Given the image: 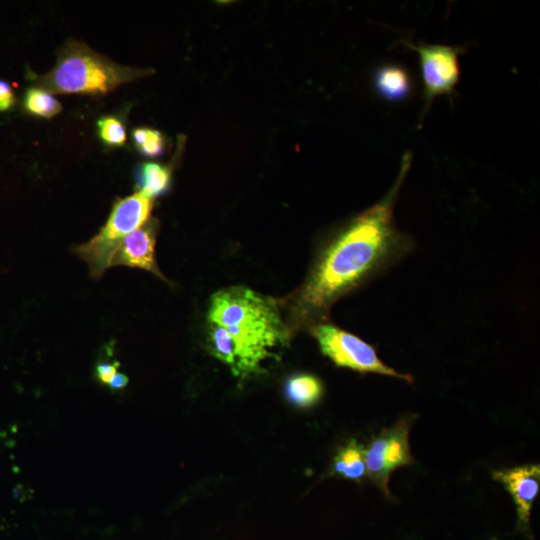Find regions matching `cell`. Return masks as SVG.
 Listing matches in <instances>:
<instances>
[{"instance_id": "1", "label": "cell", "mask_w": 540, "mask_h": 540, "mask_svg": "<svg viewBox=\"0 0 540 540\" xmlns=\"http://www.w3.org/2000/svg\"><path fill=\"white\" fill-rule=\"evenodd\" d=\"M410 164L411 155L407 153L387 194L324 245L303 285L291 297L290 327H312L327 321L337 300L409 252L412 241L396 227L393 210Z\"/></svg>"}, {"instance_id": "2", "label": "cell", "mask_w": 540, "mask_h": 540, "mask_svg": "<svg viewBox=\"0 0 540 540\" xmlns=\"http://www.w3.org/2000/svg\"><path fill=\"white\" fill-rule=\"evenodd\" d=\"M208 322L230 334L236 357L232 373L240 379L259 373L262 363L273 356L272 350L285 346L291 335L279 302L243 286L214 293Z\"/></svg>"}, {"instance_id": "3", "label": "cell", "mask_w": 540, "mask_h": 540, "mask_svg": "<svg viewBox=\"0 0 540 540\" xmlns=\"http://www.w3.org/2000/svg\"><path fill=\"white\" fill-rule=\"evenodd\" d=\"M151 72L150 69L117 64L74 40L61 48L54 67L37 77L35 83L51 94H106Z\"/></svg>"}, {"instance_id": "4", "label": "cell", "mask_w": 540, "mask_h": 540, "mask_svg": "<svg viewBox=\"0 0 540 540\" xmlns=\"http://www.w3.org/2000/svg\"><path fill=\"white\" fill-rule=\"evenodd\" d=\"M153 199L138 191L118 199L106 224L88 242L75 248L93 278H100L112 265L113 256L124 238L149 220Z\"/></svg>"}, {"instance_id": "5", "label": "cell", "mask_w": 540, "mask_h": 540, "mask_svg": "<svg viewBox=\"0 0 540 540\" xmlns=\"http://www.w3.org/2000/svg\"><path fill=\"white\" fill-rule=\"evenodd\" d=\"M320 351L337 367L348 368L362 374L374 373L394 377L408 383L413 382L410 374L400 373L386 365L376 349L355 334L327 321L310 327Z\"/></svg>"}, {"instance_id": "6", "label": "cell", "mask_w": 540, "mask_h": 540, "mask_svg": "<svg viewBox=\"0 0 540 540\" xmlns=\"http://www.w3.org/2000/svg\"><path fill=\"white\" fill-rule=\"evenodd\" d=\"M414 419V415L401 418L374 436L364 448L367 476L388 499H392L388 485L391 474L413 463L409 431Z\"/></svg>"}, {"instance_id": "7", "label": "cell", "mask_w": 540, "mask_h": 540, "mask_svg": "<svg viewBox=\"0 0 540 540\" xmlns=\"http://www.w3.org/2000/svg\"><path fill=\"white\" fill-rule=\"evenodd\" d=\"M406 44L419 56L424 85L422 119L435 97L454 92L460 77L458 61L460 51L456 47L440 44Z\"/></svg>"}, {"instance_id": "8", "label": "cell", "mask_w": 540, "mask_h": 540, "mask_svg": "<svg viewBox=\"0 0 540 540\" xmlns=\"http://www.w3.org/2000/svg\"><path fill=\"white\" fill-rule=\"evenodd\" d=\"M492 478L504 486L515 503L517 530L532 539L530 515L540 489L539 464L494 470Z\"/></svg>"}, {"instance_id": "9", "label": "cell", "mask_w": 540, "mask_h": 540, "mask_svg": "<svg viewBox=\"0 0 540 540\" xmlns=\"http://www.w3.org/2000/svg\"><path fill=\"white\" fill-rule=\"evenodd\" d=\"M157 231V220L150 219L128 234L117 248L111 266L125 265L143 269L166 280L155 259Z\"/></svg>"}, {"instance_id": "10", "label": "cell", "mask_w": 540, "mask_h": 540, "mask_svg": "<svg viewBox=\"0 0 540 540\" xmlns=\"http://www.w3.org/2000/svg\"><path fill=\"white\" fill-rule=\"evenodd\" d=\"M373 84L377 94L390 102L405 100L413 91V80L409 72L394 64L379 67L374 73Z\"/></svg>"}, {"instance_id": "11", "label": "cell", "mask_w": 540, "mask_h": 540, "mask_svg": "<svg viewBox=\"0 0 540 540\" xmlns=\"http://www.w3.org/2000/svg\"><path fill=\"white\" fill-rule=\"evenodd\" d=\"M332 471L342 478L361 482L367 476L362 445L353 439L341 447L334 456Z\"/></svg>"}, {"instance_id": "12", "label": "cell", "mask_w": 540, "mask_h": 540, "mask_svg": "<svg viewBox=\"0 0 540 540\" xmlns=\"http://www.w3.org/2000/svg\"><path fill=\"white\" fill-rule=\"evenodd\" d=\"M323 384L312 374H296L287 379L285 395L296 407L309 408L317 404L323 395Z\"/></svg>"}, {"instance_id": "13", "label": "cell", "mask_w": 540, "mask_h": 540, "mask_svg": "<svg viewBox=\"0 0 540 540\" xmlns=\"http://www.w3.org/2000/svg\"><path fill=\"white\" fill-rule=\"evenodd\" d=\"M139 191L153 199L164 194L171 183V169L158 163H143L136 170Z\"/></svg>"}, {"instance_id": "14", "label": "cell", "mask_w": 540, "mask_h": 540, "mask_svg": "<svg viewBox=\"0 0 540 540\" xmlns=\"http://www.w3.org/2000/svg\"><path fill=\"white\" fill-rule=\"evenodd\" d=\"M23 105L25 110L39 117H53L61 111V104L47 90L38 86L26 90Z\"/></svg>"}, {"instance_id": "15", "label": "cell", "mask_w": 540, "mask_h": 540, "mask_svg": "<svg viewBox=\"0 0 540 540\" xmlns=\"http://www.w3.org/2000/svg\"><path fill=\"white\" fill-rule=\"evenodd\" d=\"M208 345L211 354L227 365L231 372L235 368V346L230 334L225 328L217 324L209 323Z\"/></svg>"}, {"instance_id": "16", "label": "cell", "mask_w": 540, "mask_h": 540, "mask_svg": "<svg viewBox=\"0 0 540 540\" xmlns=\"http://www.w3.org/2000/svg\"><path fill=\"white\" fill-rule=\"evenodd\" d=\"M133 139L138 151L147 157H158L164 152V137L161 132L150 128H137Z\"/></svg>"}, {"instance_id": "17", "label": "cell", "mask_w": 540, "mask_h": 540, "mask_svg": "<svg viewBox=\"0 0 540 540\" xmlns=\"http://www.w3.org/2000/svg\"><path fill=\"white\" fill-rule=\"evenodd\" d=\"M98 132L100 138L110 146H121L126 141V131L123 123L114 116L99 119Z\"/></svg>"}, {"instance_id": "18", "label": "cell", "mask_w": 540, "mask_h": 540, "mask_svg": "<svg viewBox=\"0 0 540 540\" xmlns=\"http://www.w3.org/2000/svg\"><path fill=\"white\" fill-rule=\"evenodd\" d=\"M119 365L117 361L98 363L95 368L97 379L103 384H108L114 374L117 373Z\"/></svg>"}, {"instance_id": "19", "label": "cell", "mask_w": 540, "mask_h": 540, "mask_svg": "<svg viewBox=\"0 0 540 540\" xmlns=\"http://www.w3.org/2000/svg\"><path fill=\"white\" fill-rule=\"evenodd\" d=\"M15 97L11 86L0 80V112L6 111L13 106Z\"/></svg>"}, {"instance_id": "20", "label": "cell", "mask_w": 540, "mask_h": 540, "mask_svg": "<svg viewBox=\"0 0 540 540\" xmlns=\"http://www.w3.org/2000/svg\"><path fill=\"white\" fill-rule=\"evenodd\" d=\"M128 384V377L120 372L114 374L108 385L112 390H121Z\"/></svg>"}]
</instances>
